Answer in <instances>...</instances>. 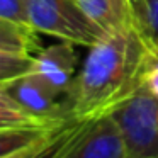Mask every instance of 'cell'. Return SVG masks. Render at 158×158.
<instances>
[{"label":"cell","mask_w":158,"mask_h":158,"mask_svg":"<svg viewBox=\"0 0 158 158\" xmlns=\"http://www.w3.org/2000/svg\"><path fill=\"white\" fill-rule=\"evenodd\" d=\"M65 124V123H63ZM61 126V124H60ZM55 127H2L0 129V158L14 155L21 150L32 146L56 131Z\"/></svg>","instance_id":"8fae6325"},{"label":"cell","mask_w":158,"mask_h":158,"mask_svg":"<svg viewBox=\"0 0 158 158\" xmlns=\"http://www.w3.org/2000/svg\"><path fill=\"white\" fill-rule=\"evenodd\" d=\"M133 24L150 46L158 44V0H127Z\"/></svg>","instance_id":"7c38bea8"},{"label":"cell","mask_w":158,"mask_h":158,"mask_svg":"<svg viewBox=\"0 0 158 158\" xmlns=\"http://www.w3.org/2000/svg\"><path fill=\"white\" fill-rule=\"evenodd\" d=\"M148 58L150 44L134 24L104 32L90 46L82 70L65 97L72 117L109 116L143 83Z\"/></svg>","instance_id":"6da1fadb"},{"label":"cell","mask_w":158,"mask_h":158,"mask_svg":"<svg viewBox=\"0 0 158 158\" xmlns=\"http://www.w3.org/2000/svg\"><path fill=\"white\" fill-rule=\"evenodd\" d=\"M7 92L31 114L51 123H65L72 119L66 100H60L61 94L49 87L36 72H29L19 78L4 83Z\"/></svg>","instance_id":"277c9868"},{"label":"cell","mask_w":158,"mask_h":158,"mask_svg":"<svg viewBox=\"0 0 158 158\" xmlns=\"http://www.w3.org/2000/svg\"><path fill=\"white\" fill-rule=\"evenodd\" d=\"M66 123V121H65ZM63 123H51L26 110L0 83V129L2 127H55Z\"/></svg>","instance_id":"9c48e42d"},{"label":"cell","mask_w":158,"mask_h":158,"mask_svg":"<svg viewBox=\"0 0 158 158\" xmlns=\"http://www.w3.org/2000/svg\"><path fill=\"white\" fill-rule=\"evenodd\" d=\"M89 119H68L43 141L36 143L22 158H60Z\"/></svg>","instance_id":"ba28073f"},{"label":"cell","mask_w":158,"mask_h":158,"mask_svg":"<svg viewBox=\"0 0 158 158\" xmlns=\"http://www.w3.org/2000/svg\"><path fill=\"white\" fill-rule=\"evenodd\" d=\"M34 66V55L0 51V83H9L29 73Z\"/></svg>","instance_id":"4fadbf2b"},{"label":"cell","mask_w":158,"mask_h":158,"mask_svg":"<svg viewBox=\"0 0 158 158\" xmlns=\"http://www.w3.org/2000/svg\"><path fill=\"white\" fill-rule=\"evenodd\" d=\"M124 158H144V156H138V155H129V153H127Z\"/></svg>","instance_id":"2e32d148"},{"label":"cell","mask_w":158,"mask_h":158,"mask_svg":"<svg viewBox=\"0 0 158 158\" xmlns=\"http://www.w3.org/2000/svg\"><path fill=\"white\" fill-rule=\"evenodd\" d=\"M0 19L15 22V24L29 26L27 14H26V7L22 0H0Z\"/></svg>","instance_id":"5bb4252c"},{"label":"cell","mask_w":158,"mask_h":158,"mask_svg":"<svg viewBox=\"0 0 158 158\" xmlns=\"http://www.w3.org/2000/svg\"><path fill=\"white\" fill-rule=\"evenodd\" d=\"M83 14L104 32L133 24L127 0H75Z\"/></svg>","instance_id":"52a82bcc"},{"label":"cell","mask_w":158,"mask_h":158,"mask_svg":"<svg viewBox=\"0 0 158 158\" xmlns=\"http://www.w3.org/2000/svg\"><path fill=\"white\" fill-rule=\"evenodd\" d=\"M109 116L119 127L127 153L158 158V97L143 83Z\"/></svg>","instance_id":"3957f363"},{"label":"cell","mask_w":158,"mask_h":158,"mask_svg":"<svg viewBox=\"0 0 158 158\" xmlns=\"http://www.w3.org/2000/svg\"><path fill=\"white\" fill-rule=\"evenodd\" d=\"M77 65H78V55L75 51V44L61 41L60 44H53L36 53L32 72L38 73L56 92L66 97L77 77Z\"/></svg>","instance_id":"8992f818"},{"label":"cell","mask_w":158,"mask_h":158,"mask_svg":"<svg viewBox=\"0 0 158 158\" xmlns=\"http://www.w3.org/2000/svg\"><path fill=\"white\" fill-rule=\"evenodd\" d=\"M143 85L153 95L158 97V44L150 46V58H148L146 72L143 75Z\"/></svg>","instance_id":"9a60e30c"},{"label":"cell","mask_w":158,"mask_h":158,"mask_svg":"<svg viewBox=\"0 0 158 158\" xmlns=\"http://www.w3.org/2000/svg\"><path fill=\"white\" fill-rule=\"evenodd\" d=\"M127 155L119 127L110 116L89 119L60 158H124Z\"/></svg>","instance_id":"5b68a950"},{"label":"cell","mask_w":158,"mask_h":158,"mask_svg":"<svg viewBox=\"0 0 158 158\" xmlns=\"http://www.w3.org/2000/svg\"><path fill=\"white\" fill-rule=\"evenodd\" d=\"M34 31L78 46H92L104 31L94 24L75 0H22Z\"/></svg>","instance_id":"7a4b0ae2"},{"label":"cell","mask_w":158,"mask_h":158,"mask_svg":"<svg viewBox=\"0 0 158 158\" xmlns=\"http://www.w3.org/2000/svg\"><path fill=\"white\" fill-rule=\"evenodd\" d=\"M0 51L36 55L39 51L38 31L29 26L0 19Z\"/></svg>","instance_id":"30bf717a"}]
</instances>
